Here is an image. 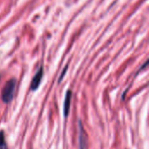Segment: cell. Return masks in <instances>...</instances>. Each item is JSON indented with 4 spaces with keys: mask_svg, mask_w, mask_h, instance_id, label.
Returning a JSON list of instances; mask_svg holds the SVG:
<instances>
[{
    "mask_svg": "<svg viewBox=\"0 0 149 149\" xmlns=\"http://www.w3.org/2000/svg\"><path fill=\"white\" fill-rule=\"evenodd\" d=\"M43 73H44V70H43V66H40L37 72L35 73L32 80H31V90L32 91H35L38 88L40 83H41V80H42V78H43Z\"/></svg>",
    "mask_w": 149,
    "mask_h": 149,
    "instance_id": "2",
    "label": "cell"
},
{
    "mask_svg": "<svg viewBox=\"0 0 149 149\" xmlns=\"http://www.w3.org/2000/svg\"><path fill=\"white\" fill-rule=\"evenodd\" d=\"M71 99H72V92L70 90L67 91L65 94V99L64 102V116L67 117L70 110V104H71Z\"/></svg>",
    "mask_w": 149,
    "mask_h": 149,
    "instance_id": "4",
    "label": "cell"
},
{
    "mask_svg": "<svg viewBox=\"0 0 149 149\" xmlns=\"http://www.w3.org/2000/svg\"><path fill=\"white\" fill-rule=\"evenodd\" d=\"M0 149H7L3 131H0Z\"/></svg>",
    "mask_w": 149,
    "mask_h": 149,
    "instance_id": "5",
    "label": "cell"
},
{
    "mask_svg": "<svg viewBox=\"0 0 149 149\" xmlns=\"http://www.w3.org/2000/svg\"><path fill=\"white\" fill-rule=\"evenodd\" d=\"M79 149H86L87 146V135L86 133L84 130V127L82 126L81 121H79Z\"/></svg>",
    "mask_w": 149,
    "mask_h": 149,
    "instance_id": "3",
    "label": "cell"
},
{
    "mask_svg": "<svg viewBox=\"0 0 149 149\" xmlns=\"http://www.w3.org/2000/svg\"><path fill=\"white\" fill-rule=\"evenodd\" d=\"M67 67H68V66H65V67L64 68V70H63V72H62V73H61V75H60V78H59V79H58V82H60V81L63 79V78H64V76H65V73L66 72Z\"/></svg>",
    "mask_w": 149,
    "mask_h": 149,
    "instance_id": "6",
    "label": "cell"
},
{
    "mask_svg": "<svg viewBox=\"0 0 149 149\" xmlns=\"http://www.w3.org/2000/svg\"><path fill=\"white\" fill-rule=\"evenodd\" d=\"M16 84L17 82L15 79H11L6 82L4 87L2 90V100L4 103H9L12 100L15 93Z\"/></svg>",
    "mask_w": 149,
    "mask_h": 149,
    "instance_id": "1",
    "label": "cell"
}]
</instances>
